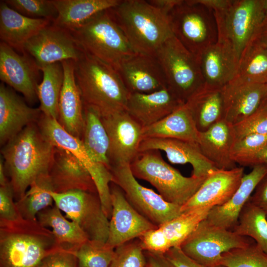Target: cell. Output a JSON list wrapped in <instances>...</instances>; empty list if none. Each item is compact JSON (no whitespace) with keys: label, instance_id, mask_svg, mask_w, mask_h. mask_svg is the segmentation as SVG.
I'll return each mask as SVG.
<instances>
[{"label":"cell","instance_id":"obj_19","mask_svg":"<svg viewBox=\"0 0 267 267\" xmlns=\"http://www.w3.org/2000/svg\"><path fill=\"white\" fill-rule=\"evenodd\" d=\"M116 70L130 93H148L168 87L155 56L135 53L123 60Z\"/></svg>","mask_w":267,"mask_h":267},{"label":"cell","instance_id":"obj_7","mask_svg":"<svg viewBox=\"0 0 267 267\" xmlns=\"http://www.w3.org/2000/svg\"><path fill=\"white\" fill-rule=\"evenodd\" d=\"M168 15L173 35L196 56L218 42L214 13L197 0H179Z\"/></svg>","mask_w":267,"mask_h":267},{"label":"cell","instance_id":"obj_45","mask_svg":"<svg viewBox=\"0 0 267 267\" xmlns=\"http://www.w3.org/2000/svg\"><path fill=\"white\" fill-rule=\"evenodd\" d=\"M232 126L235 139L250 134H267V104L262 103L255 112Z\"/></svg>","mask_w":267,"mask_h":267},{"label":"cell","instance_id":"obj_17","mask_svg":"<svg viewBox=\"0 0 267 267\" xmlns=\"http://www.w3.org/2000/svg\"><path fill=\"white\" fill-rule=\"evenodd\" d=\"M26 53H18L7 44L0 43V79L21 93L29 103L38 98L39 68Z\"/></svg>","mask_w":267,"mask_h":267},{"label":"cell","instance_id":"obj_44","mask_svg":"<svg viewBox=\"0 0 267 267\" xmlns=\"http://www.w3.org/2000/svg\"><path fill=\"white\" fill-rule=\"evenodd\" d=\"M147 264L139 241H130L115 249L109 267H145Z\"/></svg>","mask_w":267,"mask_h":267},{"label":"cell","instance_id":"obj_32","mask_svg":"<svg viewBox=\"0 0 267 267\" xmlns=\"http://www.w3.org/2000/svg\"><path fill=\"white\" fill-rule=\"evenodd\" d=\"M197 130L190 110L185 103L164 118L143 128V139L164 138L197 142Z\"/></svg>","mask_w":267,"mask_h":267},{"label":"cell","instance_id":"obj_57","mask_svg":"<svg viewBox=\"0 0 267 267\" xmlns=\"http://www.w3.org/2000/svg\"><path fill=\"white\" fill-rule=\"evenodd\" d=\"M224 267L221 265H219V266H215V267Z\"/></svg>","mask_w":267,"mask_h":267},{"label":"cell","instance_id":"obj_29","mask_svg":"<svg viewBox=\"0 0 267 267\" xmlns=\"http://www.w3.org/2000/svg\"><path fill=\"white\" fill-rule=\"evenodd\" d=\"M52 22L46 19L32 18L0 2V38L13 49L23 53L25 44L40 30Z\"/></svg>","mask_w":267,"mask_h":267},{"label":"cell","instance_id":"obj_20","mask_svg":"<svg viewBox=\"0 0 267 267\" xmlns=\"http://www.w3.org/2000/svg\"><path fill=\"white\" fill-rule=\"evenodd\" d=\"M184 103L166 87L148 93H130L126 111L144 128L161 120Z\"/></svg>","mask_w":267,"mask_h":267},{"label":"cell","instance_id":"obj_24","mask_svg":"<svg viewBox=\"0 0 267 267\" xmlns=\"http://www.w3.org/2000/svg\"><path fill=\"white\" fill-rule=\"evenodd\" d=\"M149 150L164 152L172 164H189L194 177H206L211 171L217 169L203 155L197 142L173 138H144L139 152Z\"/></svg>","mask_w":267,"mask_h":267},{"label":"cell","instance_id":"obj_22","mask_svg":"<svg viewBox=\"0 0 267 267\" xmlns=\"http://www.w3.org/2000/svg\"><path fill=\"white\" fill-rule=\"evenodd\" d=\"M223 119L233 125L260 107L267 93V83H247L234 79L223 87Z\"/></svg>","mask_w":267,"mask_h":267},{"label":"cell","instance_id":"obj_33","mask_svg":"<svg viewBox=\"0 0 267 267\" xmlns=\"http://www.w3.org/2000/svg\"><path fill=\"white\" fill-rule=\"evenodd\" d=\"M84 128L81 140L92 160L110 170V143L99 111L83 103Z\"/></svg>","mask_w":267,"mask_h":267},{"label":"cell","instance_id":"obj_38","mask_svg":"<svg viewBox=\"0 0 267 267\" xmlns=\"http://www.w3.org/2000/svg\"><path fill=\"white\" fill-rule=\"evenodd\" d=\"M232 231L239 235L252 238L267 254V217L250 199L242 209Z\"/></svg>","mask_w":267,"mask_h":267},{"label":"cell","instance_id":"obj_25","mask_svg":"<svg viewBox=\"0 0 267 267\" xmlns=\"http://www.w3.org/2000/svg\"><path fill=\"white\" fill-rule=\"evenodd\" d=\"M267 174V165L258 164L244 175L241 182L232 197L224 204L213 207L206 219L211 223L232 230L238 222L239 215L256 186Z\"/></svg>","mask_w":267,"mask_h":267},{"label":"cell","instance_id":"obj_34","mask_svg":"<svg viewBox=\"0 0 267 267\" xmlns=\"http://www.w3.org/2000/svg\"><path fill=\"white\" fill-rule=\"evenodd\" d=\"M37 220L43 226L52 229L62 250L72 253L89 240L78 224L64 216L55 204L40 212L37 215Z\"/></svg>","mask_w":267,"mask_h":267},{"label":"cell","instance_id":"obj_48","mask_svg":"<svg viewBox=\"0 0 267 267\" xmlns=\"http://www.w3.org/2000/svg\"><path fill=\"white\" fill-rule=\"evenodd\" d=\"M38 267H78V264L73 254L60 250L46 257Z\"/></svg>","mask_w":267,"mask_h":267},{"label":"cell","instance_id":"obj_23","mask_svg":"<svg viewBox=\"0 0 267 267\" xmlns=\"http://www.w3.org/2000/svg\"><path fill=\"white\" fill-rule=\"evenodd\" d=\"M42 112L2 83L0 85V143L3 146L27 126L38 122Z\"/></svg>","mask_w":267,"mask_h":267},{"label":"cell","instance_id":"obj_43","mask_svg":"<svg viewBox=\"0 0 267 267\" xmlns=\"http://www.w3.org/2000/svg\"><path fill=\"white\" fill-rule=\"evenodd\" d=\"M5 2L11 8L25 16L46 19L52 22L57 16L53 0H6Z\"/></svg>","mask_w":267,"mask_h":267},{"label":"cell","instance_id":"obj_37","mask_svg":"<svg viewBox=\"0 0 267 267\" xmlns=\"http://www.w3.org/2000/svg\"><path fill=\"white\" fill-rule=\"evenodd\" d=\"M234 79L247 83H267V49L254 39L243 51Z\"/></svg>","mask_w":267,"mask_h":267},{"label":"cell","instance_id":"obj_3","mask_svg":"<svg viewBox=\"0 0 267 267\" xmlns=\"http://www.w3.org/2000/svg\"><path fill=\"white\" fill-rule=\"evenodd\" d=\"M109 10L137 53L155 56L173 35L168 14L148 0H121Z\"/></svg>","mask_w":267,"mask_h":267},{"label":"cell","instance_id":"obj_4","mask_svg":"<svg viewBox=\"0 0 267 267\" xmlns=\"http://www.w3.org/2000/svg\"><path fill=\"white\" fill-rule=\"evenodd\" d=\"M74 67L84 104L101 117L126 111L130 92L113 67L85 52Z\"/></svg>","mask_w":267,"mask_h":267},{"label":"cell","instance_id":"obj_18","mask_svg":"<svg viewBox=\"0 0 267 267\" xmlns=\"http://www.w3.org/2000/svg\"><path fill=\"white\" fill-rule=\"evenodd\" d=\"M244 167L211 171L203 183L181 207V213L192 209L221 206L227 202L239 187L244 176Z\"/></svg>","mask_w":267,"mask_h":267},{"label":"cell","instance_id":"obj_58","mask_svg":"<svg viewBox=\"0 0 267 267\" xmlns=\"http://www.w3.org/2000/svg\"><path fill=\"white\" fill-rule=\"evenodd\" d=\"M145 267H150L149 265L147 263Z\"/></svg>","mask_w":267,"mask_h":267},{"label":"cell","instance_id":"obj_51","mask_svg":"<svg viewBox=\"0 0 267 267\" xmlns=\"http://www.w3.org/2000/svg\"><path fill=\"white\" fill-rule=\"evenodd\" d=\"M146 259L150 267H175L164 254L147 252Z\"/></svg>","mask_w":267,"mask_h":267},{"label":"cell","instance_id":"obj_31","mask_svg":"<svg viewBox=\"0 0 267 267\" xmlns=\"http://www.w3.org/2000/svg\"><path fill=\"white\" fill-rule=\"evenodd\" d=\"M121 0H53L57 16L52 23L70 31L97 14L117 5Z\"/></svg>","mask_w":267,"mask_h":267},{"label":"cell","instance_id":"obj_10","mask_svg":"<svg viewBox=\"0 0 267 267\" xmlns=\"http://www.w3.org/2000/svg\"><path fill=\"white\" fill-rule=\"evenodd\" d=\"M37 125L46 139L55 147L71 153L87 169L95 185L103 211L110 219L112 211L110 183L113 180L111 170L94 162L82 141L67 132L57 120L42 113Z\"/></svg>","mask_w":267,"mask_h":267},{"label":"cell","instance_id":"obj_54","mask_svg":"<svg viewBox=\"0 0 267 267\" xmlns=\"http://www.w3.org/2000/svg\"><path fill=\"white\" fill-rule=\"evenodd\" d=\"M264 164L267 165V149L260 158L258 164Z\"/></svg>","mask_w":267,"mask_h":267},{"label":"cell","instance_id":"obj_40","mask_svg":"<svg viewBox=\"0 0 267 267\" xmlns=\"http://www.w3.org/2000/svg\"><path fill=\"white\" fill-rule=\"evenodd\" d=\"M267 149V134H250L236 139L231 148L232 160L241 167H254Z\"/></svg>","mask_w":267,"mask_h":267},{"label":"cell","instance_id":"obj_41","mask_svg":"<svg viewBox=\"0 0 267 267\" xmlns=\"http://www.w3.org/2000/svg\"><path fill=\"white\" fill-rule=\"evenodd\" d=\"M220 265L224 267H267V254L255 242L234 248L222 255Z\"/></svg>","mask_w":267,"mask_h":267},{"label":"cell","instance_id":"obj_14","mask_svg":"<svg viewBox=\"0 0 267 267\" xmlns=\"http://www.w3.org/2000/svg\"><path fill=\"white\" fill-rule=\"evenodd\" d=\"M84 53L70 31L52 23L25 44L23 53L29 55L40 70L44 66L64 60L77 61Z\"/></svg>","mask_w":267,"mask_h":267},{"label":"cell","instance_id":"obj_5","mask_svg":"<svg viewBox=\"0 0 267 267\" xmlns=\"http://www.w3.org/2000/svg\"><path fill=\"white\" fill-rule=\"evenodd\" d=\"M135 178L153 185L167 202L182 206L200 188L206 177H186L170 165L159 150L141 151L130 164Z\"/></svg>","mask_w":267,"mask_h":267},{"label":"cell","instance_id":"obj_6","mask_svg":"<svg viewBox=\"0 0 267 267\" xmlns=\"http://www.w3.org/2000/svg\"><path fill=\"white\" fill-rule=\"evenodd\" d=\"M109 9L70 32L85 53L116 70L123 60L136 53Z\"/></svg>","mask_w":267,"mask_h":267},{"label":"cell","instance_id":"obj_26","mask_svg":"<svg viewBox=\"0 0 267 267\" xmlns=\"http://www.w3.org/2000/svg\"><path fill=\"white\" fill-rule=\"evenodd\" d=\"M64 80L58 103V121L75 137L82 139L84 128L83 102L75 76L74 61L61 62Z\"/></svg>","mask_w":267,"mask_h":267},{"label":"cell","instance_id":"obj_56","mask_svg":"<svg viewBox=\"0 0 267 267\" xmlns=\"http://www.w3.org/2000/svg\"><path fill=\"white\" fill-rule=\"evenodd\" d=\"M262 103H264V104H267V94H266V97L263 101V102Z\"/></svg>","mask_w":267,"mask_h":267},{"label":"cell","instance_id":"obj_49","mask_svg":"<svg viewBox=\"0 0 267 267\" xmlns=\"http://www.w3.org/2000/svg\"><path fill=\"white\" fill-rule=\"evenodd\" d=\"M164 255L175 267H206L188 257L179 247L170 248Z\"/></svg>","mask_w":267,"mask_h":267},{"label":"cell","instance_id":"obj_52","mask_svg":"<svg viewBox=\"0 0 267 267\" xmlns=\"http://www.w3.org/2000/svg\"><path fill=\"white\" fill-rule=\"evenodd\" d=\"M148 1L154 6L168 14L175 6L178 3L179 0H149Z\"/></svg>","mask_w":267,"mask_h":267},{"label":"cell","instance_id":"obj_1","mask_svg":"<svg viewBox=\"0 0 267 267\" xmlns=\"http://www.w3.org/2000/svg\"><path fill=\"white\" fill-rule=\"evenodd\" d=\"M55 149L36 123L25 127L2 146L1 154L15 202L38 178L48 174Z\"/></svg>","mask_w":267,"mask_h":267},{"label":"cell","instance_id":"obj_30","mask_svg":"<svg viewBox=\"0 0 267 267\" xmlns=\"http://www.w3.org/2000/svg\"><path fill=\"white\" fill-rule=\"evenodd\" d=\"M223 87H213L204 84L185 102L199 132L206 131L223 119Z\"/></svg>","mask_w":267,"mask_h":267},{"label":"cell","instance_id":"obj_42","mask_svg":"<svg viewBox=\"0 0 267 267\" xmlns=\"http://www.w3.org/2000/svg\"><path fill=\"white\" fill-rule=\"evenodd\" d=\"M71 253L77 259L78 267H109L115 249L89 240Z\"/></svg>","mask_w":267,"mask_h":267},{"label":"cell","instance_id":"obj_47","mask_svg":"<svg viewBox=\"0 0 267 267\" xmlns=\"http://www.w3.org/2000/svg\"><path fill=\"white\" fill-rule=\"evenodd\" d=\"M22 217L14 201V195L10 183L0 187V220L13 221Z\"/></svg>","mask_w":267,"mask_h":267},{"label":"cell","instance_id":"obj_2","mask_svg":"<svg viewBox=\"0 0 267 267\" xmlns=\"http://www.w3.org/2000/svg\"><path fill=\"white\" fill-rule=\"evenodd\" d=\"M60 250L51 230L37 220H0V267H38Z\"/></svg>","mask_w":267,"mask_h":267},{"label":"cell","instance_id":"obj_36","mask_svg":"<svg viewBox=\"0 0 267 267\" xmlns=\"http://www.w3.org/2000/svg\"><path fill=\"white\" fill-rule=\"evenodd\" d=\"M51 191L53 188L48 174L38 178L23 196L15 202L20 216L26 220H37L40 212L54 204Z\"/></svg>","mask_w":267,"mask_h":267},{"label":"cell","instance_id":"obj_46","mask_svg":"<svg viewBox=\"0 0 267 267\" xmlns=\"http://www.w3.org/2000/svg\"><path fill=\"white\" fill-rule=\"evenodd\" d=\"M138 238L141 248L146 252L164 254L171 248L168 239L159 227L148 230Z\"/></svg>","mask_w":267,"mask_h":267},{"label":"cell","instance_id":"obj_21","mask_svg":"<svg viewBox=\"0 0 267 267\" xmlns=\"http://www.w3.org/2000/svg\"><path fill=\"white\" fill-rule=\"evenodd\" d=\"M48 175L54 192L62 193L80 190L97 194L94 182L87 169L66 150L55 147Z\"/></svg>","mask_w":267,"mask_h":267},{"label":"cell","instance_id":"obj_28","mask_svg":"<svg viewBox=\"0 0 267 267\" xmlns=\"http://www.w3.org/2000/svg\"><path fill=\"white\" fill-rule=\"evenodd\" d=\"M235 140L232 124L222 119L206 131L199 132L198 144L217 169L230 170L237 167L230 156Z\"/></svg>","mask_w":267,"mask_h":267},{"label":"cell","instance_id":"obj_53","mask_svg":"<svg viewBox=\"0 0 267 267\" xmlns=\"http://www.w3.org/2000/svg\"><path fill=\"white\" fill-rule=\"evenodd\" d=\"M253 39L267 49V18H265Z\"/></svg>","mask_w":267,"mask_h":267},{"label":"cell","instance_id":"obj_12","mask_svg":"<svg viewBox=\"0 0 267 267\" xmlns=\"http://www.w3.org/2000/svg\"><path fill=\"white\" fill-rule=\"evenodd\" d=\"M254 240L232 230L216 226L204 219L180 246L188 257L206 267L220 265L222 255L245 247Z\"/></svg>","mask_w":267,"mask_h":267},{"label":"cell","instance_id":"obj_15","mask_svg":"<svg viewBox=\"0 0 267 267\" xmlns=\"http://www.w3.org/2000/svg\"><path fill=\"white\" fill-rule=\"evenodd\" d=\"M110 191L112 211L109 220L106 246L115 249L139 238L148 230L158 227L130 203L122 190L117 185L112 184Z\"/></svg>","mask_w":267,"mask_h":267},{"label":"cell","instance_id":"obj_39","mask_svg":"<svg viewBox=\"0 0 267 267\" xmlns=\"http://www.w3.org/2000/svg\"><path fill=\"white\" fill-rule=\"evenodd\" d=\"M212 208L202 207L182 212L158 227L168 239L171 248L180 247L198 224L206 218Z\"/></svg>","mask_w":267,"mask_h":267},{"label":"cell","instance_id":"obj_50","mask_svg":"<svg viewBox=\"0 0 267 267\" xmlns=\"http://www.w3.org/2000/svg\"><path fill=\"white\" fill-rule=\"evenodd\" d=\"M249 199L260 208L267 217V174L259 182Z\"/></svg>","mask_w":267,"mask_h":267},{"label":"cell","instance_id":"obj_9","mask_svg":"<svg viewBox=\"0 0 267 267\" xmlns=\"http://www.w3.org/2000/svg\"><path fill=\"white\" fill-rule=\"evenodd\" d=\"M155 57L164 73L168 88L183 102L204 85L198 56L173 35Z\"/></svg>","mask_w":267,"mask_h":267},{"label":"cell","instance_id":"obj_16","mask_svg":"<svg viewBox=\"0 0 267 267\" xmlns=\"http://www.w3.org/2000/svg\"><path fill=\"white\" fill-rule=\"evenodd\" d=\"M107 133L111 166L130 165L139 153L143 128L126 111L101 117Z\"/></svg>","mask_w":267,"mask_h":267},{"label":"cell","instance_id":"obj_35","mask_svg":"<svg viewBox=\"0 0 267 267\" xmlns=\"http://www.w3.org/2000/svg\"><path fill=\"white\" fill-rule=\"evenodd\" d=\"M43 80L37 88L40 101L39 109L44 115L58 120V103L64 80V71L61 62L43 66Z\"/></svg>","mask_w":267,"mask_h":267},{"label":"cell","instance_id":"obj_11","mask_svg":"<svg viewBox=\"0 0 267 267\" xmlns=\"http://www.w3.org/2000/svg\"><path fill=\"white\" fill-rule=\"evenodd\" d=\"M54 204L68 220L77 223L94 243L105 245L109 234V220L104 213L97 193L80 190L51 192Z\"/></svg>","mask_w":267,"mask_h":267},{"label":"cell","instance_id":"obj_13","mask_svg":"<svg viewBox=\"0 0 267 267\" xmlns=\"http://www.w3.org/2000/svg\"><path fill=\"white\" fill-rule=\"evenodd\" d=\"M113 183L123 191L130 203L158 227L181 213V206L165 201L153 190L140 184L133 175L130 165L111 167Z\"/></svg>","mask_w":267,"mask_h":267},{"label":"cell","instance_id":"obj_8","mask_svg":"<svg viewBox=\"0 0 267 267\" xmlns=\"http://www.w3.org/2000/svg\"><path fill=\"white\" fill-rule=\"evenodd\" d=\"M213 12L218 41L231 47L239 60L265 19L262 0H230L225 7Z\"/></svg>","mask_w":267,"mask_h":267},{"label":"cell","instance_id":"obj_27","mask_svg":"<svg viewBox=\"0 0 267 267\" xmlns=\"http://www.w3.org/2000/svg\"><path fill=\"white\" fill-rule=\"evenodd\" d=\"M198 57L205 84L223 87L235 78L239 60L227 44L218 41Z\"/></svg>","mask_w":267,"mask_h":267},{"label":"cell","instance_id":"obj_55","mask_svg":"<svg viewBox=\"0 0 267 267\" xmlns=\"http://www.w3.org/2000/svg\"><path fill=\"white\" fill-rule=\"evenodd\" d=\"M263 7L264 11L265 18H267V0H262Z\"/></svg>","mask_w":267,"mask_h":267}]
</instances>
